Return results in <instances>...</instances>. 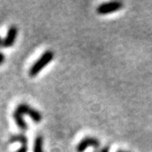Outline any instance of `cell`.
Listing matches in <instances>:
<instances>
[{
	"mask_svg": "<svg viewBox=\"0 0 152 152\" xmlns=\"http://www.w3.org/2000/svg\"><path fill=\"white\" fill-rule=\"evenodd\" d=\"M5 59H6V56H5V54L3 52L0 51V65L3 64L5 62Z\"/></svg>",
	"mask_w": 152,
	"mask_h": 152,
	"instance_id": "9c48e42d",
	"label": "cell"
},
{
	"mask_svg": "<svg viewBox=\"0 0 152 152\" xmlns=\"http://www.w3.org/2000/svg\"><path fill=\"white\" fill-rule=\"evenodd\" d=\"M18 36V28L16 26H10L6 38L3 40V47L4 48H10L14 45Z\"/></svg>",
	"mask_w": 152,
	"mask_h": 152,
	"instance_id": "5b68a950",
	"label": "cell"
},
{
	"mask_svg": "<svg viewBox=\"0 0 152 152\" xmlns=\"http://www.w3.org/2000/svg\"><path fill=\"white\" fill-rule=\"evenodd\" d=\"M109 147L108 146H104V147H103L102 148H100V149H98V150H95V151H94V152H109Z\"/></svg>",
	"mask_w": 152,
	"mask_h": 152,
	"instance_id": "ba28073f",
	"label": "cell"
},
{
	"mask_svg": "<svg viewBox=\"0 0 152 152\" xmlns=\"http://www.w3.org/2000/svg\"><path fill=\"white\" fill-rule=\"evenodd\" d=\"M9 142L10 143L18 142V143L21 144V146L28 147V137L23 133H20V134L12 136L11 137H10V139H9Z\"/></svg>",
	"mask_w": 152,
	"mask_h": 152,
	"instance_id": "8992f818",
	"label": "cell"
},
{
	"mask_svg": "<svg viewBox=\"0 0 152 152\" xmlns=\"http://www.w3.org/2000/svg\"><path fill=\"white\" fill-rule=\"evenodd\" d=\"M116 152H129V151H126V150H118Z\"/></svg>",
	"mask_w": 152,
	"mask_h": 152,
	"instance_id": "7c38bea8",
	"label": "cell"
},
{
	"mask_svg": "<svg viewBox=\"0 0 152 152\" xmlns=\"http://www.w3.org/2000/svg\"><path fill=\"white\" fill-rule=\"evenodd\" d=\"M28 147H24V146H21L16 152H28Z\"/></svg>",
	"mask_w": 152,
	"mask_h": 152,
	"instance_id": "30bf717a",
	"label": "cell"
},
{
	"mask_svg": "<svg viewBox=\"0 0 152 152\" xmlns=\"http://www.w3.org/2000/svg\"><path fill=\"white\" fill-rule=\"evenodd\" d=\"M53 58H54L53 51L46 50L30 67L29 72H28V74L30 77H35V76H37L48 64L50 63V61L53 60Z\"/></svg>",
	"mask_w": 152,
	"mask_h": 152,
	"instance_id": "7a4b0ae2",
	"label": "cell"
},
{
	"mask_svg": "<svg viewBox=\"0 0 152 152\" xmlns=\"http://www.w3.org/2000/svg\"><path fill=\"white\" fill-rule=\"evenodd\" d=\"M3 39L1 38V37H0V48H1V47H3Z\"/></svg>",
	"mask_w": 152,
	"mask_h": 152,
	"instance_id": "8fae6325",
	"label": "cell"
},
{
	"mask_svg": "<svg viewBox=\"0 0 152 152\" xmlns=\"http://www.w3.org/2000/svg\"><path fill=\"white\" fill-rule=\"evenodd\" d=\"M28 115L32 120L36 123H39L42 120V115L35 108L31 107L27 104H18L13 112V118L18 126V127L21 131H26L28 130V125L23 119V115Z\"/></svg>",
	"mask_w": 152,
	"mask_h": 152,
	"instance_id": "6da1fadb",
	"label": "cell"
},
{
	"mask_svg": "<svg viewBox=\"0 0 152 152\" xmlns=\"http://www.w3.org/2000/svg\"><path fill=\"white\" fill-rule=\"evenodd\" d=\"M123 7V4L119 1H112V2H107L100 5L98 7L96 8V11L98 14L104 15L108 13H112L118 11L119 9H121Z\"/></svg>",
	"mask_w": 152,
	"mask_h": 152,
	"instance_id": "277c9868",
	"label": "cell"
},
{
	"mask_svg": "<svg viewBox=\"0 0 152 152\" xmlns=\"http://www.w3.org/2000/svg\"><path fill=\"white\" fill-rule=\"evenodd\" d=\"M33 152H44L43 151V137H42V136H38L35 138Z\"/></svg>",
	"mask_w": 152,
	"mask_h": 152,
	"instance_id": "52a82bcc",
	"label": "cell"
},
{
	"mask_svg": "<svg viewBox=\"0 0 152 152\" xmlns=\"http://www.w3.org/2000/svg\"><path fill=\"white\" fill-rule=\"evenodd\" d=\"M100 141L98 138L94 137H83L76 147L77 152H84L88 148H100Z\"/></svg>",
	"mask_w": 152,
	"mask_h": 152,
	"instance_id": "3957f363",
	"label": "cell"
}]
</instances>
